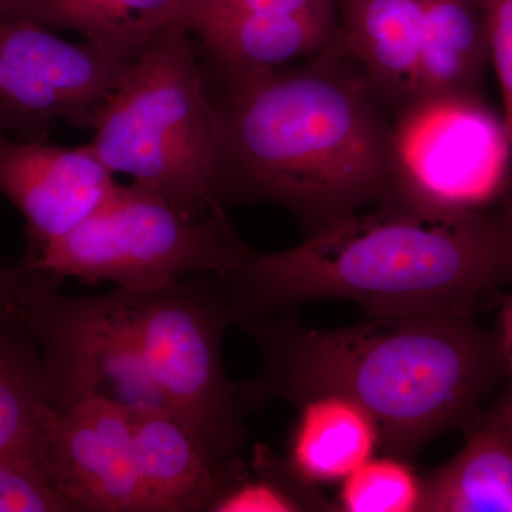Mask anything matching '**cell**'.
<instances>
[{"label": "cell", "mask_w": 512, "mask_h": 512, "mask_svg": "<svg viewBox=\"0 0 512 512\" xmlns=\"http://www.w3.org/2000/svg\"><path fill=\"white\" fill-rule=\"evenodd\" d=\"M262 357L242 383L248 409L279 399L298 406L335 393L360 404L386 454L413 461L431 441L470 431L505 372L497 333L474 315L370 318L338 329L308 328L289 315L239 319Z\"/></svg>", "instance_id": "cell-1"}, {"label": "cell", "mask_w": 512, "mask_h": 512, "mask_svg": "<svg viewBox=\"0 0 512 512\" xmlns=\"http://www.w3.org/2000/svg\"><path fill=\"white\" fill-rule=\"evenodd\" d=\"M217 279L234 325L319 301L355 303L369 318L473 315L512 285V215L429 214L384 201L286 251H252Z\"/></svg>", "instance_id": "cell-2"}, {"label": "cell", "mask_w": 512, "mask_h": 512, "mask_svg": "<svg viewBox=\"0 0 512 512\" xmlns=\"http://www.w3.org/2000/svg\"><path fill=\"white\" fill-rule=\"evenodd\" d=\"M338 43L319 63L224 82L225 208L279 205L309 237L390 197L389 107Z\"/></svg>", "instance_id": "cell-3"}, {"label": "cell", "mask_w": 512, "mask_h": 512, "mask_svg": "<svg viewBox=\"0 0 512 512\" xmlns=\"http://www.w3.org/2000/svg\"><path fill=\"white\" fill-rule=\"evenodd\" d=\"M194 35L165 30L124 67L89 143L113 173L200 220L225 214L221 128Z\"/></svg>", "instance_id": "cell-4"}, {"label": "cell", "mask_w": 512, "mask_h": 512, "mask_svg": "<svg viewBox=\"0 0 512 512\" xmlns=\"http://www.w3.org/2000/svg\"><path fill=\"white\" fill-rule=\"evenodd\" d=\"M116 291L164 409L218 463L237 458L249 409L242 384L231 382L222 365V339L234 313L217 275Z\"/></svg>", "instance_id": "cell-5"}, {"label": "cell", "mask_w": 512, "mask_h": 512, "mask_svg": "<svg viewBox=\"0 0 512 512\" xmlns=\"http://www.w3.org/2000/svg\"><path fill=\"white\" fill-rule=\"evenodd\" d=\"M251 252L227 212L195 220L133 183L120 184L92 217L22 264L60 282L150 288L190 275L231 274Z\"/></svg>", "instance_id": "cell-6"}, {"label": "cell", "mask_w": 512, "mask_h": 512, "mask_svg": "<svg viewBox=\"0 0 512 512\" xmlns=\"http://www.w3.org/2000/svg\"><path fill=\"white\" fill-rule=\"evenodd\" d=\"M512 158L503 120L476 93L417 96L392 117L386 201L439 215L485 214Z\"/></svg>", "instance_id": "cell-7"}, {"label": "cell", "mask_w": 512, "mask_h": 512, "mask_svg": "<svg viewBox=\"0 0 512 512\" xmlns=\"http://www.w3.org/2000/svg\"><path fill=\"white\" fill-rule=\"evenodd\" d=\"M29 269L20 311L39 346L49 406L66 412L101 394L133 410L164 409L116 289L64 295L55 276Z\"/></svg>", "instance_id": "cell-8"}, {"label": "cell", "mask_w": 512, "mask_h": 512, "mask_svg": "<svg viewBox=\"0 0 512 512\" xmlns=\"http://www.w3.org/2000/svg\"><path fill=\"white\" fill-rule=\"evenodd\" d=\"M127 63L29 20L0 22V131L47 141L60 123L92 130Z\"/></svg>", "instance_id": "cell-9"}, {"label": "cell", "mask_w": 512, "mask_h": 512, "mask_svg": "<svg viewBox=\"0 0 512 512\" xmlns=\"http://www.w3.org/2000/svg\"><path fill=\"white\" fill-rule=\"evenodd\" d=\"M40 456L72 512H147L133 444V409L90 394L72 409L37 410Z\"/></svg>", "instance_id": "cell-10"}, {"label": "cell", "mask_w": 512, "mask_h": 512, "mask_svg": "<svg viewBox=\"0 0 512 512\" xmlns=\"http://www.w3.org/2000/svg\"><path fill=\"white\" fill-rule=\"evenodd\" d=\"M119 187L90 144L60 147L0 131V194L25 218L23 262L92 217Z\"/></svg>", "instance_id": "cell-11"}, {"label": "cell", "mask_w": 512, "mask_h": 512, "mask_svg": "<svg viewBox=\"0 0 512 512\" xmlns=\"http://www.w3.org/2000/svg\"><path fill=\"white\" fill-rule=\"evenodd\" d=\"M336 13H211L187 29L205 50L224 82L288 67L332 45Z\"/></svg>", "instance_id": "cell-12"}, {"label": "cell", "mask_w": 512, "mask_h": 512, "mask_svg": "<svg viewBox=\"0 0 512 512\" xmlns=\"http://www.w3.org/2000/svg\"><path fill=\"white\" fill-rule=\"evenodd\" d=\"M427 0H336L338 39L389 109L419 89Z\"/></svg>", "instance_id": "cell-13"}, {"label": "cell", "mask_w": 512, "mask_h": 512, "mask_svg": "<svg viewBox=\"0 0 512 512\" xmlns=\"http://www.w3.org/2000/svg\"><path fill=\"white\" fill-rule=\"evenodd\" d=\"M134 456L147 512H211L228 464L164 409L133 410Z\"/></svg>", "instance_id": "cell-14"}, {"label": "cell", "mask_w": 512, "mask_h": 512, "mask_svg": "<svg viewBox=\"0 0 512 512\" xmlns=\"http://www.w3.org/2000/svg\"><path fill=\"white\" fill-rule=\"evenodd\" d=\"M194 0H18L3 20L73 30L128 63L165 30L185 26ZM2 22V20H0Z\"/></svg>", "instance_id": "cell-15"}, {"label": "cell", "mask_w": 512, "mask_h": 512, "mask_svg": "<svg viewBox=\"0 0 512 512\" xmlns=\"http://www.w3.org/2000/svg\"><path fill=\"white\" fill-rule=\"evenodd\" d=\"M296 407L285 460L303 483L340 484L382 450L376 421L349 397L318 394Z\"/></svg>", "instance_id": "cell-16"}, {"label": "cell", "mask_w": 512, "mask_h": 512, "mask_svg": "<svg viewBox=\"0 0 512 512\" xmlns=\"http://www.w3.org/2000/svg\"><path fill=\"white\" fill-rule=\"evenodd\" d=\"M420 512H512V443L497 412L464 446L423 476Z\"/></svg>", "instance_id": "cell-17"}, {"label": "cell", "mask_w": 512, "mask_h": 512, "mask_svg": "<svg viewBox=\"0 0 512 512\" xmlns=\"http://www.w3.org/2000/svg\"><path fill=\"white\" fill-rule=\"evenodd\" d=\"M487 60L483 0H427L416 97L474 93Z\"/></svg>", "instance_id": "cell-18"}, {"label": "cell", "mask_w": 512, "mask_h": 512, "mask_svg": "<svg viewBox=\"0 0 512 512\" xmlns=\"http://www.w3.org/2000/svg\"><path fill=\"white\" fill-rule=\"evenodd\" d=\"M47 403L39 346L22 312L0 311V456L45 470L37 410Z\"/></svg>", "instance_id": "cell-19"}, {"label": "cell", "mask_w": 512, "mask_h": 512, "mask_svg": "<svg viewBox=\"0 0 512 512\" xmlns=\"http://www.w3.org/2000/svg\"><path fill=\"white\" fill-rule=\"evenodd\" d=\"M291 511L336 512L335 501L295 476L285 457L256 444L254 460L234 458L211 512Z\"/></svg>", "instance_id": "cell-20"}, {"label": "cell", "mask_w": 512, "mask_h": 512, "mask_svg": "<svg viewBox=\"0 0 512 512\" xmlns=\"http://www.w3.org/2000/svg\"><path fill=\"white\" fill-rule=\"evenodd\" d=\"M339 485L336 512H420L423 476L404 458L372 457Z\"/></svg>", "instance_id": "cell-21"}, {"label": "cell", "mask_w": 512, "mask_h": 512, "mask_svg": "<svg viewBox=\"0 0 512 512\" xmlns=\"http://www.w3.org/2000/svg\"><path fill=\"white\" fill-rule=\"evenodd\" d=\"M0 512H72L45 470L0 456Z\"/></svg>", "instance_id": "cell-22"}, {"label": "cell", "mask_w": 512, "mask_h": 512, "mask_svg": "<svg viewBox=\"0 0 512 512\" xmlns=\"http://www.w3.org/2000/svg\"><path fill=\"white\" fill-rule=\"evenodd\" d=\"M483 6L490 60L503 97L504 116L501 120L512 154V0H483Z\"/></svg>", "instance_id": "cell-23"}, {"label": "cell", "mask_w": 512, "mask_h": 512, "mask_svg": "<svg viewBox=\"0 0 512 512\" xmlns=\"http://www.w3.org/2000/svg\"><path fill=\"white\" fill-rule=\"evenodd\" d=\"M336 13V0H194L190 20L211 13Z\"/></svg>", "instance_id": "cell-24"}, {"label": "cell", "mask_w": 512, "mask_h": 512, "mask_svg": "<svg viewBox=\"0 0 512 512\" xmlns=\"http://www.w3.org/2000/svg\"><path fill=\"white\" fill-rule=\"evenodd\" d=\"M495 333H497L498 343H500L505 372H508V375L511 377L510 393H508L507 400L495 412H497L501 426H503L508 439L512 443V292L505 298L503 309H501L500 313V322H498V328L495 330Z\"/></svg>", "instance_id": "cell-25"}, {"label": "cell", "mask_w": 512, "mask_h": 512, "mask_svg": "<svg viewBox=\"0 0 512 512\" xmlns=\"http://www.w3.org/2000/svg\"><path fill=\"white\" fill-rule=\"evenodd\" d=\"M29 274L30 269L23 264H0V311L20 312V293Z\"/></svg>", "instance_id": "cell-26"}, {"label": "cell", "mask_w": 512, "mask_h": 512, "mask_svg": "<svg viewBox=\"0 0 512 512\" xmlns=\"http://www.w3.org/2000/svg\"><path fill=\"white\" fill-rule=\"evenodd\" d=\"M18 0H0V20H3L8 16L10 9L15 6Z\"/></svg>", "instance_id": "cell-27"}]
</instances>
